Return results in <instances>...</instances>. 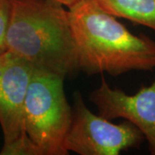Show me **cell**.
I'll list each match as a JSON object with an SVG mask.
<instances>
[{
    "mask_svg": "<svg viewBox=\"0 0 155 155\" xmlns=\"http://www.w3.org/2000/svg\"><path fill=\"white\" fill-rule=\"evenodd\" d=\"M68 8L79 70L118 76L155 68V41L131 33L97 0H79Z\"/></svg>",
    "mask_w": 155,
    "mask_h": 155,
    "instance_id": "cell-1",
    "label": "cell"
},
{
    "mask_svg": "<svg viewBox=\"0 0 155 155\" xmlns=\"http://www.w3.org/2000/svg\"><path fill=\"white\" fill-rule=\"evenodd\" d=\"M6 49L61 77L79 70L68 11L54 0H11Z\"/></svg>",
    "mask_w": 155,
    "mask_h": 155,
    "instance_id": "cell-2",
    "label": "cell"
},
{
    "mask_svg": "<svg viewBox=\"0 0 155 155\" xmlns=\"http://www.w3.org/2000/svg\"><path fill=\"white\" fill-rule=\"evenodd\" d=\"M60 75L34 68L23 108L25 133L41 155H67L65 139L72 108Z\"/></svg>",
    "mask_w": 155,
    "mask_h": 155,
    "instance_id": "cell-3",
    "label": "cell"
},
{
    "mask_svg": "<svg viewBox=\"0 0 155 155\" xmlns=\"http://www.w3.org/2000/svg\"><path fill=\"white\" fill-rule=\"evenodd\" d=\"M72 121L65 139V147L80 155H118L122 150L139 147L144 135L128 121L115 124L93 114L84 103L79 91L73 96Z\"/></svg>",
    "mask_w": 155,
    "mask_h": 155,
    "instance_id": "cell-4",
    "label": "cell"
},
{
    "mask_svg": "<svg viewBox=\"0 0 155 155\" xmlns=\"http://www.w3.org/2000/svg\"><path fill=\"white\" fill-rule=\"evenodd\" d=\"M34 67L6 50L0 54V126L4 146L28 139L23 125V108Z\"/></svg>",
    "mask_w": 155,
    "mask_h": 155,
    "instance_id": "cell-5",
    "label": "cell"
},
{
    "mask_svg": "<svg viewBox=\"0 0 155 155\" xmlns=\"http://www.w3.org/2000/svg\"><path fill=\"white\" fill-rule=\"evenodd\" d=\"M90 100L97 106L99 116L108 120L124 118L147 139L150 152L155 155V79L151 85L141 87L136 94L127 95L112 89L102 78V84L93 91Z\"/></svg>",
    "mask_w": 155,
    "mask_h": 155,
    "instance_id": "cell-6",
    "label": "cell"
},
{
    "mask_svg": "<svg viewBox=\"0 0 155 155\" xmlns=\"http://www.w3.org/2000/svg\"><path fill=\"white\" fill-rule=\"evenodd\" d=\"M116 17H122L155 31V0H97Z\"/></svg>",
    "mask_w": 155,
    "mask_h": 155,
    "instance_id": "cell-7",
    "label": "cell"
},
{
    "mask_svg": "<svg viewBox=\"0 0 155 155\" xmlns=\"http://www.w3.org/2000/svg\"><path fill=\"white\" fill-rule=\"evenodd\" d=\"M11 11V0H0V54L6 50V34Z\"/></svg>",
    "mask_w": 155,
    "mask_h": 155,
    "instance_id": "cell-8",
    "label": "cell"
},
{
    "mask_svg": "<svg viewBox=\"0 0 155 155\" xmlns=\"http://www.w3.org/2000/svg\"><path fill=\"white\" fill-rule=\"evenodd\" d=\"M57 3H60L63 6H67V7H70L72 5H74L75 3H77L79 0H54Z\"/></svg>",
    "mask_w": 155,
    "mask_h": 155,
    "instance_id": "cell-9",
    "label": "cell"
}]
</instances>
